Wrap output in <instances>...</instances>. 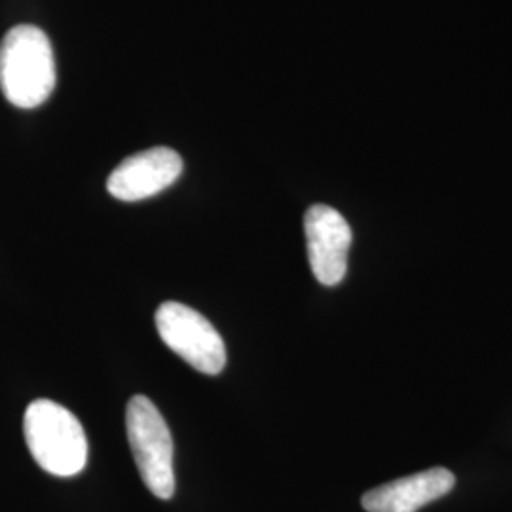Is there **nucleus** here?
Returning a JSON list of instances; mask_svg holds the SVG:
<instances>
[{"instance_id":"7","label":"nucleus","mask_w":512,"mask_h":512,"mask_svg":"<svg viewBox=\"0 0 512 512\" xmlns=\"http://www.w3.org/2000/svg\"><path fill=\"white\" fill-rule=\"evenodd\" d=\"M454 486L456 476L448 469L435 467L378 486L366 492L361 503L368 512H418L431 501L450 494Z\"/></svg>"},{"instance_id":"6","label":"nucleus","mask_w":512,"mask_h":512,"mask_svg":"<svg viewBox=\"0 0 512 512\" xmlns=\"http://www.w3.org/2000/svg\"><path fill=\"white\" fill-rule=\"evenodd\" d=\"M181 173L183 158L173 148H148L129 156L110 173L107 190L120 202H141L164 192Z\"/></svg>"},{"instance_id":"1","label":"nucleus","mask_w":512,"mask_h":512,"mask_svg":"<svg viewBox=\"0 0 512 512\" xmlns=\"http://www.w3.org/2000/svg\"><path fill=\"white\" fill-rule=\"evenodd\" d=\"M55 88L50 38L35 25H18L0 42V90L19 109L40 107Z\"/></svg>"},{"instance_id":"4","label":"nucleus","mask_w":512,"mask_h":512,"mask_svg":"<svg viewBox=\"0 0 512 512\" xmlns=\"http://www.w3.org/2000/svg\"><path fill=\"white\" fill-rule=\"evenodd\" d=\"M156 329L165 346L192 368L209 376L224 370V340L200 311L179 302H164L156 311Z\"/></svg>"},{"instance_id":"2","label":"nucleus","mask_w":512,"mask_h":512,"mask_svg":"<svg viewBox=\"0 0 512 512\" xmlns=\"http://www.w3.org/2000/svg\"><path fill=\"white\" fill-rule=\"evenodd\" d=\"M23 433L38 465L54 476H76L88 463V439L82 423L65 406L40 399L27 406Z\"/></svg>"},{"instance_id":"5","label":"nucleus","mask_w":512,"mask_h":512,"mask_svg":"<svg viewBox=\"0 0 512 512\" xmlns=\"http://www.w3.org/2000/svg\"><path fill=\"white\" fill-rule=\"evenodd\" d=\"M311 272L321 285L334 287L348 272L351 228L336 209L329 205H311L304 217Z\"/></svg>"},{"instance_id":"3","label":"nucleus","mask_w":512,"mask_h":512,"mask_svg":"<svg viewBox=\"0 0 512 512\" xmlns=\"http://www.w3.org/2000/svg\"><path fill=\"white\" fill-rule=\"evenodd\" d=\"M129 448L145 486L158 499L175 494L173 437L164 416L145 395H135L126 410Z\"/></svg>"}]
</instances>
